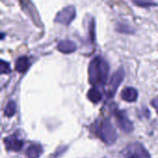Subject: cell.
<instances>
[{
  "label": "cell",
  "instance_id": "10",
  "mask_svg": "<svg viewBox=\"0 0 158 158\" xmlns=\"http://www.w3.org/2000/svg\"><path fill=\"white\" fill-rule=\"evenodd\" d=\"M30 65H31V63H30V60H29V58L27 56H20L16 61L15 69H16V70L18 72L24 73L25 71H27Z\"/></svg>",
  "mask_w": 158,
  "mask_h": 158
},
{
  "label": "cell",
  "instance_id": "6",
  "mask_svg": "<svg viewBox=\"0 0 158 158\" xmlns=\"http://www.w3.org/2000/svg\"><path fill=\"white\" fill-rule=\"evenodd\" d=\"M125 77V72L123 70V69H119L118 70H117L111 77L109 84H108V96L109 97H113L114 94H116L118 88L119 87L120 83L122 82V81L124 80Z\"/></svg>",
  "mask_w": 158,
  "mask_h": 158
},
{
  "label": "cell",
  "instance_id": "12",
  "mask_svg": "<svg viewBox=\"0 0 158 158\" xmlns=\"http://www.w3.org/2000/svg\"><path fill=\"white\" fill-rule=\"evenodd\" d=\"M87 97H88V99H89L92 103H94V104H98V103H100L101 100H102V94L99 92L98 89H96V88H92V89H90V90L88 91V93H87Z\"/></svg>",
  "mask_w": 158,
  "mask_h": 158
},
{
  "label": "cell",
  "instance_id": "2",
  "mask_svg": "<svg viewBox=\"0 0 158 158\" xmlns=\"http://www.w3.org/2000/svg\"><path fill=\"white\" fill-rule=\"evenodd\" d=\"M92 131L107 145L113 144L118 139L117 131L106 118H101L97 119L92 126Z\"/></svg>",
  "mask_w": 158,
  "mask_h": 158
},
{
  "label": "cell",
  "instance_id": "4",
  "mask_svg": "<svg viewBox=\"0 0 158 158\" xmlns=\"http://www.w3.org/2000/svg\"><path fill=\"white\" fill-rule=\"evenodd\" d=\"M113 114L115 116V118L117 120V123L119 127V129L126 132V133H131L133 131V123L131 121V119L128 118L127 114L124 111L118 110L117 108L113 109Z\"/></svg>",
  "mask_w": 158,
  "mask_h": 158
},
{
  "label": "cell",
  "instance_id": "13",
  "mask_svg": "<svg viewBox=\"0 0 158 158\" xmlns=\"http://www.w3.org/2000/svg\"><path fill=\"white\" fill-rule=\"evenodd\" d=\"M16 111H17L16 103L14 101H10L6 104L5 109H4V114H5V116L10 118V117H13L15 115Z\"/></svg>",
  "mask_w": 158,
  "mask_h": 158
},
{
  "label": "cell",
  "instance_id": "1",
  "mask_svg": "<svg viewBox=\"0 0 158 158\" xmlns=\"http://www.w3.org/2000/svg\"><path fill=\"white\" fill-rule=\"evenodd\" d=\"M89 81L94 86H104L109 74V65L101 56L94 57L88 68Z\"/></svg>",
  "mask_w": 158,
  "mask_h": 158
},
{
  "label": "cell",
  "instance_id": "8",
  "mask_svg": "<svg viewBox=\"0 0 158 158\" xmlns=\"http://www.w3.org/2000/svg\"><path fill=\"white\" fill-rule=\"evenodd\" d=\"M57 49L63 54H71L76 51V44L70 40H62L57 44Z\"/></svg>",
  "mask_w": 158,
  "mask_h": 158
},
{
  "label": "cell",
  "instance_id": "5",
  "mask_svg": "<svg viewBox=\"0 0 158 158\" xmlns=\"http://www.w3.org/2000/svg\"><path fill=\"white\" fill-rule=\"evenodd\" d=\"M75 17H76L75 6H66L63 9H61L57 13L55 20H56V22H58L60 24L67 26V25H69L71 23V21L75 19Z\"/></svg>",
  "mask_w": 158,
  "mask_h": 158
},
{
  "label": "cell",
  "instance_id": "14",
  "mask_svg": "<svg viewBox=\"0 0 158 158\" xmlns=\"http://www.w3.org/2000/svg\"><path fill=\"white\" fill-rule=\"evenodd\" d=\"M0 72H1V74H9L11 72L9 63L6 62L4 60H1L0 61Z\"/></svg>",
  "mask_w": 158,
  "mask_h": 158
},
{
  "label": "cell",
  "instance_id": "11",
  "mask_svg": "<svg viewBox=\"0 0 158 158\" xmlns=\"http://www.w3.org/2000/svg\"><path fill=\"white\" fill-rule=\"evenodd\" d=\"M42 153L43 149L39 144H32L26 151V155L29 158H39Z\"/></svg>",
  "mask_w": 158,
  "mask_h": 158
},
{
  "label": "cell",
  "instance_id": "9",
  "mask_svg": "<svg viewBox=\"0 0 158 158\" xmlns=\"http://www.w3.org/2000/svg\"><path fill=\"white\" fill-rule=\"evenodd\" d=\"M120 96L126 102H130V103L135 102L138 98V92L135 88L127 87L121 92Z\"/></svg>",
  "mask_w": 158,
  "mask_h": 158
},
{
  "label": "cell",
  "instance_id": "15",
  "mask_svg": "<svg viewBox=\"0 0 158 158\" xmlns=\"http://www.w3.org/2000/svg\"><path fill=\"white\" fill-rule=\"evenodd\" d=\"M152 106L156 108V112H157L158 114V99L156 98V99H154L153 101H152Z\"/></svg>",
  "mask_w": 158,
  "mask_h": 158
},
{
  "label": "cell",
  "instance_id": "7",
  "mask_svg": "<svg viewBox=\"0 0 158 158\" xmlns=\"http://www.w3.org/2000/svg\"><path fill=\"white\" fill-rule=\"evenodd\" d=\"M6 149L7 151H13V152H19L22 149L23 147V141L19 139L18 137L12 135L9 137H6L4 140Z\"/></svg>",
  "mask_w": 158,
  "mask_h": 158
},
{
  "label": "cell",
  "instance_id": "3",
  "mask_svg": "<svg viewBox=\"0 0 158 158\" xmlns=\"http://www.w3.org/2000/svg\"><path fill=\"white\" fill-rule=\"evenodd\" d=\"M121 156L124 158H151L150 154L142 143H131L121 151Z\"/></svg>",
  "mask_w": 158,
  "mask_h": 158
}]
</instances>
